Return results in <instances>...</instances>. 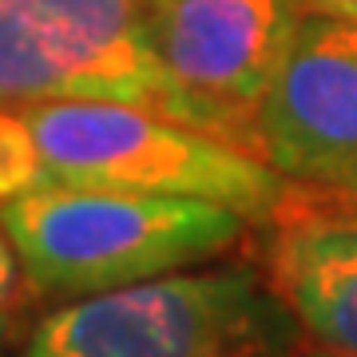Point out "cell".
Listing matches in <instances>:
<instances>
[{"label": "cell", "mask_w": 357, "mask_h": 357, "mask_svg": "<svg viewBox=\"0 0 357 357\" xmlns=\"http://www.w3.org/2000/svg\"><path fill=\"white\" fill-rule=\"evenodd\" d=\"M36 143L48 187H96L211 199L250 222L274 227L298 203V183L250 147L115 100L16 103Z\"/></svg>", "instance_id": "cell-2"}, {"label": "cell", "mask_w": 357, "mask_h": 357, "mask_svg": "<svg viewBox=\"0 0 357 357\" xmlns=\"http://www.w3.org/2000/svg\"><path fill=\"white\" fill-rule=\"evenodd\" d=\"M302 13H330L357 20V0H302Z\"/></svg>", "instance_id": "cell-11"}, {"label": "cell", "mask_w": 357, "mask_h": 357, "mask_svg": "<svg viewBox=\"0 0 357 357\" xmlns=\"http://www.w3.org/2000/svg\"><path fill=\"white\" fill-rule=\"evenodd\" d=\"M250 151L298 187H357V20L306 13L250 115Z\"/></svg>", "instance_id": "cell-6"}, {"label": "cell", "mask_w": 357, "mask_h": 357, "mask_svg": "<svg viewBox=\"0 0 357 357\" xmlns=\"http://www.w3.org/2000/svg\"><path fill=\"white\" fill-rule=\"evenodd\" d=\"M298 345V318L250 262L68 298L24 330L0 321V357H290Z\"/></svg>", "instance_id": "cell-1"}, {"label": "cell", "mask_w": 357, "mask_h": 357, "mask_svg": "<svg viewBox=\"0 0 357 357\" xmlns=\"http://www.w3.org/2000/svg\"><path fill=\"white\" fill-rule=\"evenodd\" d=\"M44 183V167L36 159V143L16 103H0V203L32 195Z\"/></svg>", "instance_id": "cell-8"}, {"label": "cell", "mask_w": 357, "mask_h": 357, "mask_svg": "<svg viewBox=\"0 0 357 357\" xmlns=\"http://www.w3.org/2000/svg\"><path fill=\"white\" fill-rule=\"evenodd\" d=\"M298 206L302 211H330V215H342V218H357V187H345V191H314V187H302L294 211Z\"/></svg>", "instance_id": "cell-10"}, {"label": "cell", "mask_w": 357, "mask_h": 357, "mask_svg": "<svg viewBox=\"0 0 357 357\" xmlns=\"http://www.w3.org/2000/svg\"><path fill=\"white\" fill-rule=\"evenodd\" d=\"M290 357H357V354H345V349H330V345H298Z\"/></svg>", "instance_id": "cell-12"}, {"label": "cell", "mask_w": 357, "mask_h": 357, "mask_svg": "<svg viewBox=\"0 0 357 357\" xmlns=\"http://www.w3.org/2000/svg\"><path fill=\"white\" fill-rule=\"evenodd\" d=\"M36 100H115L191 123L135 0H0V103Z\"/></svg>", "instance_id": "cell-4"}, {"label": "cell", "mask_w": 357, "mask_h": 357, "mask_svg": "<svg viewBox=\"0 0 357 357\" xmlns=\"http://www.w3.org/2000/svg\"><path fill=\"white\" fill-rule=\"evenodd\" d=\"M310 342L357 354V218L290 211L262 266Z\"/></svg>", "instance_id": "cell-7"}, {"label": "cell", "mask_w": 357, "mask_h": 357, "mask_svg": "<svg viewBox=\"0 0 357 357\" xmlns=\"http://www.w3.org/2000/svg\"><path fill=\"white\" fill-rule=\"evenodd\" d=\"M143 44L191 128L250 147V115L302 20V0H135Z\"/></svg>", "instance_id": "cell-5"}, {"label": "cell", "mask_w": 357, "mask_h": 357, "mask_svg": "<svg viewBox=\"0 0 357 357\" xmlns=\"http://www.w3.org/2000/svg\"><path fill=\"white\" fill-rule=\"evenodd\" d=\"M0 218L28 290L48 302L206 266L250 230L211 199L96 187H40L0 203Z\"/></svg>", "instance_id": "cell-3"}, {"label": "cell", "mask_w": 357, "mask_h": 357, "mask_svg": "<svg viewBox=\"0 0 357 357\" xmlns=\"http://www.w3.org/2000/svg\"><path fill=\"white\" fill-rule=\"evenodd\" d=\"M20 290H24V266H20L16 246L8 238V230H4V218H0V321L13 314Z\"/></svg>", "instance_id": "cell-9"}]
</instances>
